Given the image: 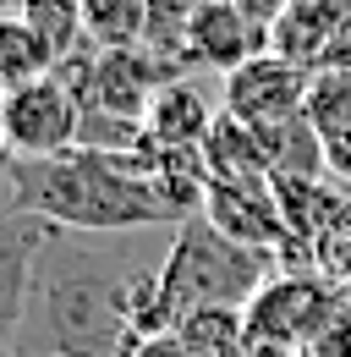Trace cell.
Wrapping results in <instances>:
<instances>
[{
    "label": "cell",
    "instance_id": "obj_1",
    "mask_svg": "<svg viewBox=\"0 0 351 357\" xmlns=\"http://www.w3.org/2000/svg\"><path fill=\"white\" fill-rule=\"evenodd\" d=\"M165 253H154L148 236H93V231H49L33 264V352L44 357H132L137 335V291L154 280Z\"/></svg>",
    "mask_w": 351,
    "mask_h": 357
},
{
    "label": "cell",
    "instance_id": "obj_2",
    "mask_svg": "<svg viewBox=\"0 0 351 357\" xmlns=\"http://www.w3.org/2000/svg\"><path fill=\"white\" fill-rule=\"evenodd\" d=\"M6 176H11V209L44 215L61 231L121 236V231L187 225L176 198L132 149L110 154V149L77 143V149L49 154V160H6Z\"/></svg>",
    "mask_w": 351,
    "mask_h": 357
},
{
    "label": "cell",
    "instance_id": "obj_3",
    "mask_svg": "<svg viewBox=\"0 0 351 357\" xmlns=\"http://www.w3.org/2000/svg\"><path fill=\"white\" fill-rule=\"evenodd\" d=\"M269 269H274V253H258V248L225 236L209 215H192L187 225H176L171 248H165L159 297L176 324L198 308H247L269 280Z\"/></svg>",
    "mask_w": 351,
    "mask_h": 357
},
{
    "label": "cell",
    "instance_id": "obj_4",
    "mask_svg": "<svg viewBox=\"0 0 351 357\" xmlns=\"http://www.w3.org/2000/svg\"><path fill=\"white\" fill-rule=\"evenodd\" d=\"M346 308V291L324 269H280L247 303V347L253 357L313 352V341L329 330V319Z\"/></svg>",
    "mask_w": 351,
    "mask_h": 357
},
{
    "label": "cell",
    "instance_id": "obj_5",
    "mask_svg": "<svg viewBox=\"0 0 351 357\" xmlns=\"http://www.w3.org/2000/svg\"><path fill=\"white\" fill-rule=\"evenodd\" d=\"M0 137H6V160H49V154H66L83 137V99L66 89L61 72L33 77L22 89H6Z\"/></svg>",
    "mask_w": 351,
    "mask_h": 357
},
{
    "label": "cell",
    "instance_id": "obj_6",
    "mask_svg": "<svg viewBox=\"0 0 351 357\" xmlns=\"http://www.w3.org/2000/svg\"><path fill=\"white\" fill-rule=\"evenodd\" d=\"M203 215H209L225 236H236V242H247V248H258V253H274V264H280V253H286V242H291V225H286V204H280L274 176L209 181Z\"/></svg>",
    "mask_w": 351,
    "mask_h": 357
},
{
    "label": "cell",
    "instance_id": "obj_7",
    "mask_svg": "<svg viewBox=\"0 0 351 357\" xmlns=\"http://www.w3.org/2000/svg\"><path fill=\"white\" fill-rule=\"evenodd\" d=\"M307 89H313V72L269 50V55L236 66V72L225 77V105H219V110H231V116L247 121V127H274V121L307 110Z\"/></svg>",
    "mask_w": 351,
    "mask_h": 357
},
{
    "label": "cell",
    "instance_id": "obj_8",
    "mask_svg": "<svg viewBox=\"0 0 351 357\" xmlns=\"http://www.w3.org/2000/svg\"><path fill=\"white\" fill-rule=\"evenodd\" d=\"M274 50V28L253 22L247 11H236L231 0H203L187 33V66H209V72H236L247 61H258Z\"/></svg>",
    "mask_w": 351,
    "mask_h": 357
},
{
    "label": "cell",
    "instance_id": "obj_9",
    "mask_svg": "<svg viewBox=\"0 0 351 357\" xmlns=\"http://www.w3.org/2000/svg\"><path fill=\"white\" fill-rule=\"evenodd\" d=\"M49 231H55V220L28 215V209H6V220H0V335L11 352H17L22 319H28L33 264H39V248L49 242Z\"/></svg>",
    "mask_w": 351,
    "mask_h": 357
},
{
    "label": "cell",
    "instance_id": "obj_10",
    "mask_svg": "<svg viewBox=\"0 0 351 357\" xmlns=\"http://www.w3.org/2000/svg\"><path fill=\"white\" fill-rule=\"evenodd\" d=\"M346 11L351 0H291L286 17L274 22V55L318 72L329 61L335 39H341V28H346Z\"/></svg>",
    "mask_w": 351,
    "mask_h": 357
},
{
    "label": "cell",
    "instance_id": "obj_11",
    "mask_svg": "<svg viewBox=\"0 0 351 357\" xmlns=\"http://www.w3.org/2000/svg\"><path fill=\"white\" fill-rule=\"evenodd\" d=\"M253 132H258L263 165H269L274 181H324L329 160H324V137L307 121V110L274 121V127H253Z\"/></svg>",
    "mask_w": 351,
    "mask_h": 357
},
{
    "label": "cell",
    "instance_id": "obj_12",
    "mask_svg": "<svg viewBox=\"0 0 351 357\" xmlns=\"http://www.w3.org/2000/svg\"><path fill=\"white\" fill-rule=\"evenodd\" d=\"M209 127H214V105L187 77H176L171 89H159V99L148 105V121H143V132L154 143H171V149H203Z\"/></svg>",
    "mask_w": 351,
    "mask_h": 357
},
{
    "label": "cell",
    "instance_id": "obj_13",
    "mask_svg": "<svg viewBox=\"0 0 351 357\" xmlns=\"http://www.w3.org/2000/svg\"><path fill=\"white\" fill-rule=\"evenodd\" d=\"M203 165H209V181H236V176H269L263 165L258 132L247 121H236L231 110H219L209 137H203Z\"/></svg>",
    "mask_w": 351,
    "mask_h": 357
},
{
    "label": "cell",
    "instance_id": "obj_14",
    "mask_svg": "<svg viewBox=\"0 0 351 357\" xmlns=\"http://www.w3.org/2000/svg\"><path fill=\"white\" fill-rule=\"evenodd\" d=\"M176 341L192 357H253L247 347V313L242 308H198L176 324Z\"/></svg>",
    "mask_w": 351,
    "mask_h": 357
},
{
    "label": "cell",
    "instance_id": "obj_15",
    "mask_svg": "<svg viewBox=\"0 0 351 357\" xmlns=\"http://www.w3.org/2000/svg\"><path fill=\"white\" fill-rule=\"evenodd\" d=\"M61 66V55L49 50L39 28L28 22V17H6L0 22V77H6V89H22V83H33V77H49Z\"/></svg>",
    "mask_w": 351,
    "mask_h": 357
},
{
    "label": "cell",
    "instance_id": "obj_16",
    "mask_svg": "<svg viewBox=\"0 0 351 357\" xmlns=\"http://www.w3.org/2000/svg\"><path fill=\"white\" fill-rule=\"evenodd\" d=\"M148 0H83V33L99 50H132L143 45Z\"/></svg>",
    "mask_w": 351,
    "mask_h": 357
},
{
    "label": "cell",
    "instance_id": "obj_17",
    "mask_svg": "<svg viewBox=\"0 0 351 357\" xmlns=\"http://www.w3.org/2000/svg\"><path fill=\"white\" fill-rule=\"evenodd\" d=\"M203 0H148V17H143V50L165 55L176 66H187V33H192V17H198Z\"/></svg>",
    "mask_w": 351,
    "mask_h": 357
},
{
    "label": "cell",
    "instance_id": "obj_18",
    "mask_svg": "<svg viewBox=\"0 0 351 357\" xmlns=\"http://www.w3.org/2000/svg\"><path fill=\"white\" fill-rule=\"evenodd\" d=\"M307 121L318 127V137L351 132V72H335V66H318L313 72V89H307Z\"/></svg>",
    "mask_w": 351,
    "mask_h": 357
},
{
    "label": "cell",
    "instance_id": "obj_19",
    "mask_svg": "<svg viewBox=\"0 0 351 357\" xmlns=\"http://www.w3.org/2000/svg\"><path fill=\"white\" fill-rule=\"evenodd\" d=\"M313 357H351V303L335 319H329V330L313 341Z\"/></svg>",
    "mask_w": 351,
    "mask_h": 357
},
{
    "label": "cell",
    "instance_id": "obj_20",
    "mask_svg": "<svg viewBox=\"0 0 351 357\" xmlns=\"http://www.w3.org/2000/svg\"><path fill=\"white\" fill-rule=\"evenodd\" d=\"M324 160H329V176L351 187V132L329 137V143H324Z\"/></svg>",
    "mask_w": 351,
    "mask_h": 357
},
{
    "label": "cell",
    "instance_id": "obj_21",
    "mask_svg": "<svg viewBox=\"0 0 351 357\" xmlns=\"http://www.w3.org/2000/svg\"><path fill=\"white\" fill-rule=\"evenodd\" d=\"M231 6H236V11H247V17L263 22V28H274V22L286 17V6H291V0H231Z\"/></svg>",
    "mask_w": 351,
    "mask_h": 357
},
{
    "label": "cell",
    "instance_id": "obj_22",
    "mask_svg": "<svg viewBox=\"0 0 351 357\" xmlns=\"http://www.w3.org/2000/svg\"><path fill=\"white\" fill-rule=\"evenodd\" d=\"M132 357H192V352L176 341V330H171V335H154V341H143V347H137Z\"/></svg>",
    "mask_w": 351,
    "mask_h": 357
},
{
    "label": "cell",
    "instance_id": "obj_23",
    "mask_svg": "<svg viewBox=\"0 0 351 357\" xmlns=\"http://www.w3.org/2000/svg\"><path fill=\"white\" fill-rule=\"evenodd\" d=\"M286 357H313V352H286Z\"/></svg>",
    "mask_w": 351,
    "mask_h": 357
}]
</instances>
